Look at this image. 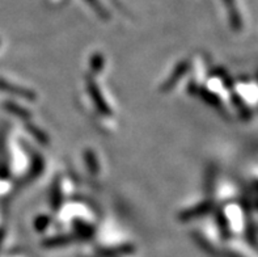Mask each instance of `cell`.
Segmentation results:
<instances>
[{
	"label": "cell",
	"instance_id": "obj_9",
	"mask_svg": "<svg viewBox=\"0 0 258 257\" xmlns=\"http://www.w3.org/2000/svg\"><path fill=\"white\" fill-rule=\"evenodd\" d=\"M42 168H43L42 159H41L38 155H36V160H34V163H33V167H32L33 177H36V176H38L39 173L42 172Z\"/></svg>",
	"mask_w": 258,
	"mask_h": 257
},
{
	"label": "cell",
	"instance_id": "obj_2",
	"mask_svg": "<svg viewBox=\"0 0 258 257\" xmlns=\"http://www.w3.org/2000/svg\"><path fill=\"white\" fill-rule=\"evenodd\" d=\"M187 70H189V63H187L186 61L178 63V65L176 66V69H174L172 76L168 79L167 82L164 83L163 91H169V89H172V88L177 84V82H178V80H180V79L186 74Z\"/></svg>",
	"mask_w": 258,
	"mask_h": 257
},
{
	"label": "cell",
	"instance_id": "obj_6",
	"mask_svg": "<svg viewBox=\"0 0 258 257\" xmlns=\"http://www.w3.org/2000/svg\"><path fill=\"white\" fill-rule=\"evenodd\" d=\"M84 158H85V163L88 166L89 171H91L93 175L98 172V163H97V158H96L95 152L91 150H87L84 152Z\"/></svg>",
	"mask_w": 258,
	"mask_h": 257
},
{
	"label": "cell",
	"instance_id": "obj_7",
	"mask_svg": "<svg viewBox=\"0 0 258 257\" xmlns=\"http://www.w3.org/2000/svg\"><path fill=\"white\" fill-rule=\"evenodd\" d=\"M7 109L10 112H12L13 114H16V116H19V117L24 118V120H28V118L30 117V113L28 111H25V109H23V108H20L19 105L13 104V102H7L6 104Z\"/></svg>",
	"mask_w": 258,
	"mask_h": 257
},
{
	"label": "cell",
	"instance_id": "obj_1",
	"mask_svg": "<svg viewBox=\"0 0 258 257\" xmlns=\"http://www.w3.org/2000/svg\"><path fill=\"white\" fill-rule=\"evenodd\" d=\"M87 85H88V92L89 94H91L92 100H93V102L96 104L98 111L101 112L102 114H110V108H109L108 102H105V100L102 98V94L101 92H100V89H98L97 84H96L91 78H88L87 79Z\"/></svg>",
	"mask_w": 258,
	"mask_h": 257
},
{
	"label": "cell",
	"instance_id": "obj_4",
	"mask_svg": "<svg viewBox=\"0 0 258 257\" xmlns=\"http://www.w3.org/2000/svg\"><path fill=\"white\" fill-rule=\"evenodd\" d=\"M210 205H198L197 208L194 209H189L186 212H183V214L181 215V219H190V218H194V217H200L201 214L203 213H207L209 212Z\"/></svg>",
	"mask_w": 258,
	"mask_h": 257
},
{
	"label": "cell",
	"instance_id": "obj_3",
	"mask_svg": "<svg viewBox=\"0 0 258 257\" xmlns=\"http://www.w3.org/2000/svg\"><path fill=\"white\" fill-rule=\"evenodd\" d=\"M0 88L7 92L17 94V96H20V97L26 98V100H29V101L36 100V94H34V92L29 91V89H25V88L17 87V85L15 84H10V83L4 82V80H0Z\"/></svg>",
	"mask_w": 258,
	"mask_h": 257
},
{
	"label": "cell",
	"instance_id": "obj_5",
	"mask_svg": "<svg viewBox=\"0 0 258 257\" xmlns=\"http://www.w3.org/2000/svg\"><path fill=\"white\" fill-rule=\"evenodd\" d=\"M26 129H28V131H29L32 135H34V137H36V139L38 140L39 143H42V144L49 143V137H47V135H46V134L43 133L41 129H38L37 126H34V125H30V124H26Z\"/></svg>",
	"mask_w": 258,
	"mask_h": 257
},
{
	"label": "cell",
	"instance_id": "obj_8",
	"mask_svg": "<svg viewBox=\"0 0 258 257\" xmlns=\"http://www.w3.org/2000/svg\"><path fill=\"white\" fill-rule=\"evenodd\" d=\"M104 67V57L101 54H93L91 59V69L93 72H100Z\"/></svg>",
	"mask_w": 258,
	"mask_h": 257
}]
</instances>
